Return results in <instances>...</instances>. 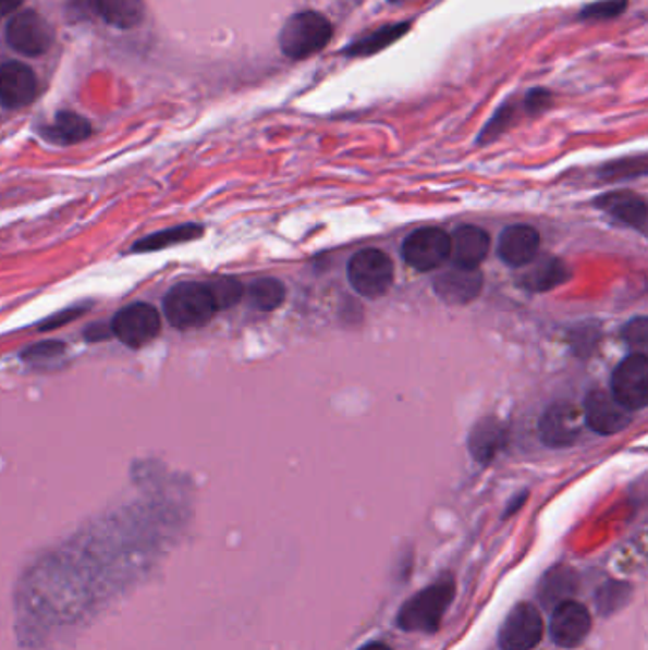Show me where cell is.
<instances>
[{"label": "cell", "mask_w": 648, "mask_h": 650, "mask_svg": "<svg viewBox=\"0 0 648 650\" xmlns=\"http://www.w3.org/2000/svg\"><path fill=\"white\" fill-rule=\"evenodd\" d=\"M37 94V75L29 65L22 61H8L0 65V106L23 109L35 101Z\"/></svg>", "instance_id": "8fae6325"}, {"label": "cell", "mask_w": 648, "mask_h": 650, "mask_svg": "<svg viewBox=\"0 0 648 650\" xmlns=\"http://www.w3.org/2000/svg\"><path fill=\"white\" fill-rule=\"evenodd\" d=\"M519 107L522 103H517L515 99L512 101H506L504 106L500 107L499 111L494 112V116H492L489 122H487V126L484 127V132L479 134V143H491L500 137V135L506 132L508 127L514 124L517 116H519Z\"/></svg>", "instance_id": "4316f807"}, {"label": "cell", "mask_w": 648, "mask_h": 650, "mask_svg": "<svg viewBox=\"0 0 648 650\" xmlns=\"http://www.w3.org/2000/svg\"><path fill=\"white\" fill-rule=\"evenodd\" d=\"M629 0H596L580 10L578 17L588 22H607L626 12Z\"/></svg>", "instance_id": "f1b7e54d"}, {"label": "cell", "mask_w": 648, "mask_h": 650, "mask_svg": "<svg viewBox=\"0 0 648 650\" xmlns=\"http://www.w3.org/2000/svg\"><path fill=\"white\" fill-rule=\"evenodd\" d=\"M522 106L529 116H537L553 106V94L546 88H533L525 94Z\"/></svg>", "instance_id": "4dcf8cb0"}, {"label": "cell", "mask_w": 648, "mask_h": 650, "mask_svg": "<svg viewBox=\"0 0 648 650\" xmlns=\"http://www.w3.org/2000/svg\"><path fill=\"white\" fill-rule=\"evenodd\" d=\"M402 255L413 269L428 272L438 269L451 257V238L448 232L441 229L426 226L413 232L409 238L403 242Z\"/></svg>", "instance_id": "9c48e42d"}, {"label": "cell", "mask_w": 648, "mask_h": 650, "mask_svg": "<svg viewBox=\"0 0 648 650\" xmlns=\"http://www.w3.org/2000/svg\"><path fill=\"white\" fill-rule=\"evenodd\" d=\"M540 249V234L529 224L508 226L500 234L499 255L510 267H525L535 261Z\"/></svg>", "instance_id": "5bb4252c"}, {"label": "cell", "mask_w": 648, "mask_h": 650, "mask_svg": "<svg viewBox=\"0 0 648 650\" xmlns=\"http://www.w3.org/2000/svg\"><path fill=\"white\" fill-rule=\"evenodd\" d=\"M647 172V160L645 157L627 158V160H620V162H612L607 165L601 175L609 177V180H624V177H635V175H643Z\"/></svg>", "instance_id": "f546056e"}, {"label": "cell", "mask_w": 648, "mask_h": 650, "mask_svg": "<svg viewBox=\"0 0 648 650\" xmlns=\"http://www.w3.org/2000/svg\"><path fill=\"white\" fill-rule=\"evenodd\" d=\"M97 14L119 29H134L145 17L143 0H96Z\"/></svg>", "instance_id": "44dd1931"}, {"label": "cell", "mask_w": 648, "mask_h": 650, "mask_svg": "<svg viewBox=\"0 0 648 650\" xmlns=\"http://www.w3.org/2000/svg\"><path fill=\"white\" fill-rule=\"evenodd\" d=\"M388 2H392V4H398V2H403V0H388Z\"/></svg>", "instance_id": "8d00e7d4"}, {"label": "cell", "mask_w": 648, "mask_h": 650, "mask_svg": "<svg viewBox=\"0 0 648 650\" xmlns=\"http://www.w3.org/2000/svg\"><path fill=\"white\" fill-rule=\"evenodd\" d=\"M42 135L48 142L58 145H73L90 137L91 124L76 112L63 111L56 116L52 124L42 127Z\"/></svg>", "instance_id": "ffe728a7"}, {"label": "cell", "mask_w": 648, "mask_h": 650, "mask_svg": "<svg viewBox=\"0 0 648 650\" xmlns=\"http://www.w3.org/2000/svg\"><path fill=\"white\" fill-rule=\"evenodd\" d=\"M589 629H591V616L582 603L574 599H565L555 605L550 631H552L553 641L561 649L580 647L586 641Z\"/></svg>", "instance_id": "30bf717a"}, {"label": "cell", "mask_w": 648, "mask_h": 650, "mask_svg": "<svg viewBox=\"0 0 648 650\" xmlns=\"http://www.w3.org/2000/svg\"><path fill=\"white\" fill-rule=\"evenodd\" d=\"M624 339L634 348H639V354H645L648 344V320L645 316L635 318L624 328Z\"/></svg>", "instance_id": "1f68e13d"}, {"label": "cell", "mask_w": 648, "mask_h": 650, "mask_svg": "<svg viewBox=\"0 0 648 650\" xmlns=\"http://www.w3.org/2000/svg\"><path fill=\"white\" fill-rule=\"evenodd\" d=\"M545 637V621L537 606L519 603L508 614L499 634L502 650H533Z\"/></svg>", "instance_id": "ba28073f"}, {"label": "cell", "mask_w": 648, "mask_h": 650, "mask_svg": "<svg viewBox=\"0 0 648 650\" xmlns=\"http://www.w3.org/2000/svg\"><path fill=\"white\" fill-rule=\"evenodd\" d=\"M578 590V575L565 565L550 568L538 586V599L546 609L559 605L565 599H573Z\"/></svg>", "instance_id": "d6986e66"}, {"label": "cell", "mask_w": 648, "mask_h": 650, "mask_svg": "<svg viewBox=\"0 0 648 650\" xmlns=\"http://www.w3.org/2000/svg\"><path fill=\"white\" fill-rule=\"evenodd\" d=\"M247 297H249V305L262 310V312H269L274 308L280 307L285 297V287L282 282H278L274 278H261L254 284L249 285L247 290Z\"/></svg>", "instance_id": "d4e9b609"}, {"label": "cell", "mask_w": 648, "mask_h": 650, "mask_svg": "<svg viewBox=\"0 0 648 650\" xmlns=\"http://www.w3.org/2000/svg\"><path fill=\"white\" fill-rule=\"evenodd\" d=\"M22 2L23 0H0V15L12 14Z\"/></svg>", "instance_id": "e575fe53"}, {"label": "cell", "mask_w": 648, "mask_h": 650, "mask_svg": "<svg viewBox=\"0 0 648 650\" xmlns=\"http://www.w3.org/2000/svg\"><path fill=\"white\" fill-rule=\"evenodd\" d=\"M409 29L411 22L388 23L379 29L367 33L362 38L352 40L351 45L346 46L341 53L346 58H369V56H375V53L382 52L395 45L400 38L409 33Z\"/></svg>", "instance_id": "e0dca14e"}, {"label": "cell", "mask_w": 648, "mask_h": 650, "mask_svg": "<svg viewBox=\"0 0 648 650\" xmlns=\"http://www.w3.org/2000/svg\"><path fill=\"white\" fill-rule=\"evenodd\" d=\"M63 352H65V344L58 343V341H46V343H38L35 346H29L27 351H23L22 358L25 361H40V359L56 358Z\"/></svg>", "instance_id": "d6a6232c"}, {"label": "cell", "mask_w": 648, "mask_h": 650, "mask_svg": "<svg viewBox=\"0 0 648 650\" xmlns=\"http://www.w3.org/2000/svg\"><path fill=\"white\" fill-rule=\"evenodd\" d=\"M208 285L216 301L217 310L234 307L244 297V285L234 278H217L213 282H208Z\"/></svg>", "instance_id": "83f0119b"}, {"label": "cell", "mask_w": 648, "mask_h": 650, "mask_svg": "<svg viewBox=\"0 0 648 650\" xmlns=\"http://www.w3.org/2000/svg\"><path fill=\"white\" fill-rule=\"evenodd\" d=\"M333 38V23L316 10H301L288 17L278 35V45L285 58L306 60L321 52Z\"/></svg>", "instance_id": "7a4b0ae2"}, {"label": "cell", "mask_w": 648, "mask_h": 650, "mask_svg": "<svg viewBox=\"0 0 648 650\" xmlns=\"http://www.w3.org/2000/svg\"><path fill=\"white\" fill-rule=\"evenodd\" d=\"M164 312L175 329L201 328L216 316L217 305L208 284L181 282L166 295Z\"/></svg>", "instance_id": "3957f363"}, {"label": "cell", "mask_w": 648, "mask_h": 650, "mask_svg": "<svg viewBox=\"0 0 648 650\" xmlns=\"http://www.w3.org/2000/svg\"><path fill=\"white\" fill-rule=\"evenodd\" d=\"M586 425L594 432L612 436L619 433L632 422V412L612 397L604 390H591L586 397Z\"/></svg>", "instance_id": "7c38bea8"}, {"label": "cell", "mask_w": 648, "mask_h": 650, "mask_svg": "<svg viewBox=\"0 0 648 650\" xmlns=\"http://www.w3.org/2000/svg\"><path fill=\"white\" fill-rule=\"evenodd\" d=\"M7 42L15 52L37 58L53 45L52 25L35 10H23L8 23Z\"/></svg>", "instance_id": "52a82bcc"}, {"label": "cell", "mask_w": 648, "mask_h": 650, "mask_svg": "<svg viewBox=\"0 0 648 650\" xmlns=\"http://www.w3.org/2000/svg\"><path fill=\"white\" fill-rule=\"evenodd\" d=\"M629 598H632V586L629 584L607 580L597 591V611H599V614H604V616H611V614L616 613L622 606L626 605Z\"/></svg>", "instance_id": "484cf974"}, {"label": "cell", "mask_w": 648, "mask_h": 650, "mask_svg": "<svg viewBox=\"0 0 648 650\" xmlns=\"http://www.w3.org/2000/svg\"><path fill=\"white\" fill-rule=\"evenodd\" d=\"M201 229L200 224H180V226H172V229H166V231L155 232L147 238L135 242L132 252L134 254H150V252H160L166 247L180 246L185 242H193V240L200 238Z\"/></svg>", "instance_id": "7402d4cb"}, {"label": "cell", "mask_w": 648, "mask_h": 650, "mask_svg": "<svg viewBox=\"0 0 648 650\" xmlns=\"http://www.w3.org/2000/svg\"><path fill=\"white\" fill-rule=\"evenodd\" d=\"M568 277H571V272L566 269L565 262H561L559 259H545L525 277V285L533 292H548L555 285L566 282Z\"/></svg>", "instance_id": "cb8c5ba5"}, {"label": "cell", "mask_w": 648, "mask_h": 650, "mask_svg": "<svg viewBox=\"0 0 648 650\" xmlns=\"http://www.w3.org/2000/svg\"><path fill=\"white\" fill-rule=\"evenodd\" d=\"M504 443V432L494 420L479 422L469 436V451L476 456L477 463L487 464L499 453Z\"/></svg>", "instance_id": "603a6c76"}, {"label": "cell", "mask_w": 648, "mask_h": 650, "mask_svg": "<svg viewBox=\"0 0 648 650\" xmlns=\"http://www.w3.org/2000/svg\"><path fill=\"white\" fill-rule=\"evenodd\" d=\"M491 247V240L489 234L474 226V224H466L456 229L451 240V257L456 267H464V269H477V265H481Z\"/></svg>", "instance_id": "2e32d148"}, {"label": "cell", "mask_w": 648, "mask_h": 650, "mask_svg": "<svg viewBox=\"0 0 648 650\" xmlns=\"http://www.w3.org/2000/svg\"><path fill=\"white\" fill-rule=\"evenodd\" d=\"M580 412L573 404H555L540 420V438L550 447H568L578 440L582 430Z\"/></svg>", "instance_id": "4fadbf2b"}, {"label": "cell", "mask_w": 648, "mask_h": 650, "mask_svg": "<svg viewBox=\"0 0 648 650\" xmlns=\"http://www.w3.org/2000/svg\"><path fill=\"white\" fill-rule=\"evenodd\" d=\"M597 206L607 211L609 216L619 219L620 223L634 226L637 231L647 229V204L639 196L632 193H611L597 200Z\"/></svg>", "instance_id": "ac0fdd59"}, {"label": "cell", "mask_w": 648, "mask_h": 650, "mask_svg": "<svg viewBox=\"0 0 648 650\" xmlns=\"http://www.w3.org/2000/svg\"><path fill=\"white\" fill-rule=\"evenodd\" d=\"M612 397L632 413L648 404L647 354L634 352L620 361L612 373Z\"/></svg>", "instance_id": "5b68a950"}, {"label": "cell", "mask_w": 648, "mask_h": 650, "mask_svg": "<svg viewBox=\"0 0 648 650\" xmlns=\"http://www.w3.org/2000/svg\"><path fill=\"white\" fill-rule=\"evenodd\" d=\"M359 650H392L388 645L384 643H369L366 647H362Z\"/></svg>", "instance_id": "d590c367"}, {"label": "cell", "mask_w": 648, "mask_h": 650, "mask_svg": "<svg viewBox=\"0 0 648 650\" xmlns=\"http://www.w3.org/2000/svg\"><path fill=\"white\" fill-rule=\"evenodd\" d=\"M76 316H81V310H63L60 315L52 316L50 320H46L40 329L46 331V329L61 328V326H65V323L73 322Z\"/></svg>", "instance_id": "836d02e7"}, {"label": "cell", "mask_w": 648, "mask_h": 650, "mask_svg": "<svg viewBox=\"0 0 648 650\" xmlns=\"http://www.w3.org/2000/svg\"><path fill=\"white\" fill-rule=\"evenodd\" d=\"M162 320L149 303H134L112 318L111 333L130 348H142L160 335Z\"/></svg>", "instance_id": "8992f818"}, {"label": "cell", "mask_w": 648, "mask_h": 650, "mask_svg": "<svg viewBox=\"0 0 648 650\" xmlns=\"http://www.w3.org/2000/svg\"><path fill=\"white\" fill-rule=\"evenodd\" d=\"M349 280L352 287L369 299L380 297L388 292L394 280V265L380 249H364L349 262Z\"/></svg>", "instance_id": "277c9868"}, {"label": "cell", "mask_w": 648, "mask_h": 650, "mask_svg": "<svg viewBox=\"0 0 648 650\" xmlns=\"http://www.w3.org/2000/svg\"><path fill=\"white\" fill-rule=\"evenodd\" d=\"M455 580L443 578L403 603L398 613V626L403 631L433 634L455 599Z\"/></svg>", "instance_id": "6da1fadb"}, {"label": "cell", "mask_w": 648, "mask_h": 650, "mask_svg": "<svg viewBox=\"0 0 648 650\" xmlns=\"http://www.w3.org/2000/svg\"><path fill=\"white\" fill-rule=\"evenodd\" d=\"M484 285V278L477 269H464L453 267L445 270L438 277L433 290L440 295V299L449 305H466L469 301L476 299Z\"/></svg>", "instance_id": "9a60e30c"}]
</instances>
